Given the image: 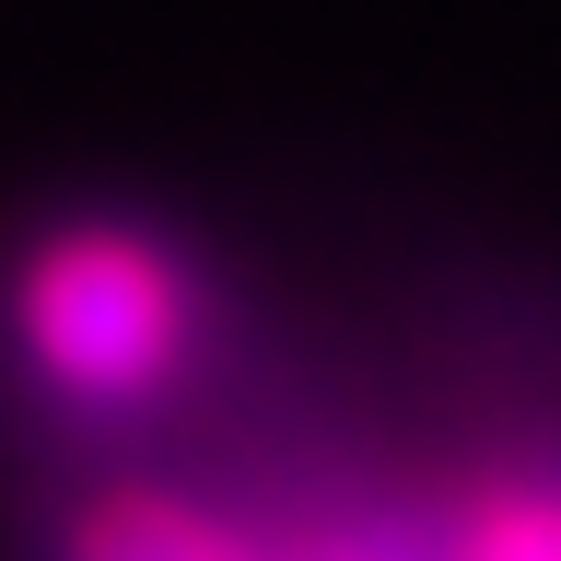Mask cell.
Masks as SVG:
<instances>
[{"instance_id":"obj_3","label":"cell","mask_w":561,"mask_h":561,"mask_svg":"<svg viewBox=\"0 0 561 561\" xmlns=\"http://www.w3.org/2000/svg\"><path fill=\"white\" fill-rule=\"evenodd\" d=\"M456 561H561V480H503L456 526Z\"/></svg>"},{"instance_id":"obj_1","label":"cell","mask_w":561,"mask_h":561,"mask_svg":"<svg viewBox=\"0 0 561 561\" xmlns=\"http://www.w3.org/2000/svg\"><path fill=\"white\" fill-rule=\"evenodd\" d=\"M187 316H199L187 270L140 234L82 222V234L24 257V351L70 398H152L187 351Z\"/></svg>"},{"instance_id":"obj_4","label":"cell","mask_w":561,"mask_h":561,"mask_svg":"<svg viewBox=\"0 0 561 561\" xmlns=\"http://www.w3.org/2000/svg\"><path fill=\"white\" fill-rule=\"evenodd\" d=\"M340 561H456V538H421V526H386V538H363V550Z\"/></svg>"},{"instance_id":"obj_2","label":"cell","mask_w":561,"mask_h":561,"mask_svg":"<svg viewBox=\"0 0 561 561\" xmlns=\"http://www.w3.org/2000/svg\"><path fill=\"white\" fill-rule=\"evenodd\" d=\"M70 561H245L222 526L175 515V503H105L82 538H70Z\"/></svg>"}]
</instances>
